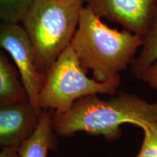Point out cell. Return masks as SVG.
<instances>
[{
  "label": "cell",
  "mask_w": 157,
  "mask_h": 157,
  "mask_svg": "<svg viewBox=\"0 0 157 157\" xmlns=\"http://www.w3.org/2000/svg\"><path fill=\"white\" fill-rule=\"evenodd\" d=\"M157 119V101L151 103L135 94L121 92L108 100L98 95L76 101L65 113L52 112L53 131L69 137L84 132L114 140L121 135V126L130 124L141 127Z\"/></svg>",
  "instance_id": "cell-1"
},
{
  "label": "cell",
  "mask_w": 157,
  "mask_h": 157,
  "mask_svg": "<svg viewBox=\"0 0 157 157\" xmlns=\"http://www.w3.org/2000/svg\"><path fill=\"white\" fill-rule=\"evenodd\" d=\"M142 44V37L124 29L110 28L85 6L70 42L84 69L91 71L99 82L120 76Z\"/></svg>",
  "instance_id": "cell-2"
},
{
  "label": "cell",
  "mask_w": 157,
  "mask_h": 157,
  "mask_svg": "<svg viewBox=\"0 0 157 157\" xmlns=\"http://www.w3.org/2000/svg\"><path fill=\"white\" fill-rule=\"evenodd\" d=\"M84 0H33L22 26L42 73L70 44L77 28Z\"/></svg>",
  "instance_id": "cell-3"
},
{
  "label": "cell",
  "mask_w": 157,
  "mask_h": 157,
  "mask_svg": "<svg viewBox=\"0 0 157 157\" xmlns=\"http://www.w3.org/2000/svg\"><path fill=\"white\" fill-rule=\"evenodd\" d=\"M120 83V76L104 82L88 77L73 48L68 44L43 73L39 105L42 111L65 113L76 101L86 96L114 95Z\"/></svg>",
  "instance_id": "cell-4"
},
{
  "label": "cell",
  "mask_w": 157,
  "mask_h": 157,
  "mask_svg": "<svg viewBox=\"0 0 157 157\" xmlns=\"http://www.w3.org/2000/svg\"><path fill=\"white\" fill-rule=\"evenodd\" d=\"M0 48L10 56L19 73L29 103L40 114L42 110L39 105V95L43 73L36 67L32 45L22 25L0 22Z\"/></svg>",
  "instance_id": "cell-5"
},
{
  "label": "cell",
  "mask_w": 157,
  "mask_h": 157,
  "mask_svg": "<svg viewBox=\"0 0 157 157\" xmlns=\"http://www.w3.org/2000/svg\"><path fill=\"white\" fill-rule=\"evenodd\" d=\"M84 6L101 18L118 23L142 38L157 12V0H88Z\"/></svg>",
  "instance_id": "cell-6"
},
{
  "label": "cell",
  "mask_w": 157,
  "mask_h": 157,
  "mask_svg": "<svg viewBox=\"0 0 157 157\" xmlns=\"http://www.w3.org/2000/svg\"><path fill=\"white\" fill-rule=\"evenodd\" d=\"M39 115L29 101L0 105V150L17 148L34 132Z\"/></svg>",
  "instance_id": "cell-7"
},
{
  "label": "cell",
  "mask_w": 157,
  "mask_h": 157,
  "mask_svg": "<svg viewBox=\"0 0 157 157\" xmlns=\"http://www.w3.org/2000/svg\"><path fill=\"white\" fill-rule=\"evenodd\" d=\"M52 117V111H42L34 132L17 147L20 157H48L55 147Z\"/></svg>",
  "instance_id": "cell-8"
},
{
  "label": "cell",
  "mask_w": 157,
  "mask_h": 157,
  "mask_svg": "<svg viewBox=\"0 0 157 157\" xmlns=\"http://www.w3.org/2000/svg\"><path fill=\"white\" fill-rule=\"evenodd\" d=\"M29 101L16 67L0 48V105Z\"/></svg>",
  "instance_id": "cell-9"
},
{
  "label": "cell",
  "mask_w": 157,
  "mask_h": 157,
  "mask_svg": "<svg viewBox=\"0 0 157 157\" xmlns=\"http://www.w3.org/2000/svg\"><path fill=\"white\" fill-rule=\"evenodd\" d=\"M141 48L140 55L131 63L133 75L138 78L143 71L157 60V12L148 31L143 37Z\"/></svg>",
  "instance_id": "cell-10"
},
{
  "label": "cell",
  "mask_w": 157,
  "mask_h": 157,
  "mask_svg": "<svg viewBox=\"0 0 157 157\" xmlns=\"http://www.w3.org/2000/svg\"><path fill=\"white\" fill-rule=\"evenodd\" d=\"M33 0H0V22L20 23Z\"/></svg>",
  "instance_id": "cell-11"
},
{
  "label": "cell",
  "mask_w": 157,
  "mask_h": 157,
  "mask_svg": "<svg viewBox=\"0 0 157 157\" xmlns=\"http://www.w3.org/2000/svg\"><path fill=\"white\" fill-rule=\"evenodd\" d=\"M143 132V140L138 156L157 157V119L140 128Z\"/></svg>",
  "instance_id": "cell-12"
},
{
  "label": "cell",
  "mask_w": 157,
  "mask_h": 157,
  "mask_svg": "<svg viewBox=\"0 0 157 157\" xmlns=\"http://www.w3.org/2000/svg\"><path fill=\"white\" fill-rule=\"evenodd\" d=\"M139 78L152 89L157 90V60L143 71Z\"/></svg>",
  "instance_id": "cell-13"
},
{
  "label": "cell",
  "mask_w": 157,
  "mask_h": 157,
  "mask_svg": "<svg viewBox=\"0 0 157 157\" xmlns=\"http://www.w3.org/2000/svg\"><path fill=\"white\" fill-rule=\"evenodd\" d=\"M0 157H20L17 148H7L0 150Z\"/></svg>",
  "instance_id": "cell-14"
},
{
  "label": "cell",
  "mask_w": 157,
  "mask_h": 157,
  "mask_svg": "<svg viewBox=\"0 0 157 157\" xmlns=\"http://www.w3.org/2000/svg\"><path fill=\"white\" fill-rule=\"evenodd\" d=\"M136 157H140V156H138V155H137V156Z\"/></svg>",
  "instance_id": "cell-15"
}]
</instances>
